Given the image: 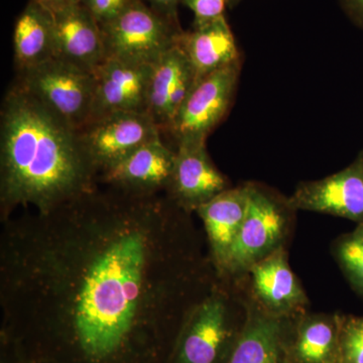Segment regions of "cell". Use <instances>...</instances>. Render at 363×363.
Returning <instances> with one entry per match:
<instances>
[{"label":"cell","instance_id":"cell-1","mask_svg":"<svg viewBox=\"0 0 363 363\" xmlns=\"http://www.w3.org/2000/svg\"><path fill=\"white\" fill-rule=\"evenodd\" d=\"M121 190L92 189L9 240L11 291L77 363H128L143 352L190 279L171 211L154 193Z\"/></svg>","mask_w":363,"mask_h":363},{"label":"cell","instance_id":"cell-2","mask_svg":"<svg viewBox=\"0 0 363 363\" xmlns=\"http://www.w3.org/2000/svg\"><path fill=\"white\" fill-rule=\"evenodd\" d=\"M95 173L79 131L16 82L0 113L2 204L47 213L92 190Z\"/></svg>","mask_w":363,"mask_h":363},{"label":"cell","instance_id":"cell-3","mask_svg":"<svg viewBox=\"0 0 363 363\" xmlns=\"http://www.w3.org/2000/svg\"><path fill=\"white\" fill-rule=\"evenodd\" d=\"M295 210L266 186L250 182V203L245 221L231 250L224 276L245 279L262 259L286 247Z\"/></svg>","mask_w":363,"mask_h":363},{"label":"cell","instance_id":"cell-4","mask_svg":"<svg viewBox=\"0 0 363 363\" xmlns=\"http://www.w3.org/2000/svg\"><path fill=\"white\" fill-rule=\"evenodd\" d=\"M106 58L154 65L164 52L178 45L182 30L142 0H128L123 11L101 26Z\"/></svg>","mask_w":363,"mask_h":363},{"label":"cell","instance_id":"cell-5","mask_svg":"<svg viewBox=\"0 0 363 363\" xmlns=\"http://www.w3.org/2000/svg\"><path fill=\"white\" fill-rule=\"evenodd\" d=\"M18 75V84L76 130L89 121L96 83L94 72L52 59Z\"/></svg>","mask_w":363,"mask_h":363},{"label":"cell","instance_id":"cell-6","mask_svg":"<svg viewBox=\"0 0 363 363\" xmlns=\"http://www.w3.org/2000/svg\"><path fill=\"white\" fill-rule=\"evenodd\" d=\"M242 305L217 289L196 303L182 325L175 363H216L240 331L236 310Z\"/></svg>","mask_w":363,"mask_h":363},{"label":"cell","instance_id":"cell-7","mask_svg":"<svg viewBox=\"0 0 363 363\" xmlns=\"http://www.w3.org/2000/svg\"><path fill=\"white\" fill-rule=\"evenodd\" d=\"M240 71L241 60L196 82L167 133L173 136L177 147L206 143L230 108Z\"/></svg>","mask_w":363,"mask_h":363},{"label":"cell","instance_id":"cell-8","mask_svg":"<svg viewBox=\"0 0 363 363\" xmlns=\"http://www.w3.org/2000/svg\"><path fill=\"white\" fill-rule=\"evenodd\" d=\"M78 131L93 167L104 173L162 135L149 114L130 111L97 117Z\"/></svg>","mask_w":363,"mask_h":363},{"label":"cell","instance_id":"cell-9","mask_svg":"<svg viewBox=\"0 0 363 363\" xmlns=\"http://www.w3.org/2000/svg\"><path fill=\"white\" fill-rule=\"evenodd\" d=\"M245 316L227 352L225 363H293L294 318L272 315L247 292Z\"/></svg>","mask_w":363,"mask_h":363},{"label":"cell","instance_id":"cell-10","mask_svg":"<svg viewBox=\"0 0 363 363\" xmlns=\"http://www.w3.org/2000/svg\"><path fill=\"white\" fill-rule=\"evenodd\" d=\"M295 211L317 212L363 222V150L354 161L321 180L304 182L288 198Z\"/></svg>","mask_w":363,"mask_h":363},{"label":"cell","instance_id":"cell-11","mask_svg":"<svg viewBox=\"0 0 363 363\" xmlns=\"http://www.w3.org/2000/svg\"><path fill=\"white\" fill-rule=\"evenodd\" d=\"M152 66L106 58L95 74V93L89 119L130 111L147 113Z\"/></svg>","mask_w":363,"mask_h":363},{"label":"cell","instance_id":"cell-12","mask_svg":"<svg viewBox=\"0 0 363 363\" xmlns=\"http://www.w3.org/2000/svg\"><path fill=\"white\" fill-rule=\"evenodd\" d=\"M250 297L266 311L279 317H295L307 311L309 300L289 264L286 247L253 266L247 272Z\"/></svg>","mask_w":363,"mask_h":363},{"label":"cell","instance_id":"cell-13","mask_svg":"<svg viewBox=\"0 0 363 363\" xmlns=\"http://www.w3.org/2000/svg\"><path fill=\"white\" fill-rule=\"evenodd\" d=\"M168 188L177 206L184 211H196L230 187L210 159L206 143H195L177 147Z\"/></svg>","mask_w":363,"mask_h":363},{"label":"cell","instance_id":"cell-14","mask_svg":"<svg viewBox=\"0 0 363 363\" xmlns=\"http://www.w3.org/2000/svg\"><path fill=\"white\" fill-rule=\"evenodd\" d=\"M195 84L194 70L179 43L154 64L147 97V114L162 133H168L177 112Z\"/></svg>","mask_w":363,"mask_h":363},{"label":"cell","instance_id":"cell-15","mask_svg":"<svg viewBox=\"0 0 363 363\" xmlns=\"http://www.w3.org/2000/svg\"><path fill=\"white\" fill-rule=\"evenodd\" d=\"M55 59L94 72L106 60L101 26L82 4L52 13Z\"/></svg>","mask_w":363,"mask_h":363},{"label":"cell","instance_id":"cell-16","mask_svg":"<svg viewBox=\"0 0 363 363\" xmlns=\"http://www.w3.org/2000/svg\"><path fill=\"white\" fill-rule=\"evenodd\" d=\"M250 203V182L229 188L196 212L204 224L212 260L219 274L225 272L227 262L247 215Z\"/></svg>","mask_w":363,"mask_h":363},{"label":"cell","instance_id":"cell-17","mask_svg":"<svg viewBox=\"0 0 363 363\" xmlns=\"http://www.w3.org/2000/svg\"><path fill=\"white\" fill-rule=\"evenodd\" d=\"M175 160L176 150L169 147L160 138L145 143L105 172V180L123 190L155 193L169 187Z\"/></svg>","mask_w":363,"mask_h":363},{"label":"cell","instance_id":"cell-18","mask_svg":"<svg viewBox=\"0 0 363 363\" xmlns=\"http://www.w3.org/2000/svg\"><path fill=\"white\" fill-rule=\"evenodd\" d=\"M179 45L194 70L196 82L241 60L225 16L182 33Z\"/></svg>","mask_w":363,"mask_h":363},{"label":"cell","instance_id":"cell-19","mask_svg":"<svg viewBox=\"0 0 363 363\" xmlns=\"http://www.w3.org/2000/svg\"><path fill=\"white\" fill-rule=\"evenodd\" d=\"M340 317L306 311L294 318L293 363H339Z\"/></svg>","mask_w":363,"mask_h":363},{"label":"cell","instance_id":"cell-20","mask_svg":"<svg viewBox=\"0 0 363 363\" xmlns=\"http://www.w3.org/2000/svg\"><path fill=\"white\" fill-rule=\"evenodd\" d=\"M13 52L18 73L55 59L54 16L33 0L14 26Z\"/></svg>","mask_w":363,"mask_h":363},{"label":"cell","instance_id":"cell-21","mask_svg":"<svg viewBox=\"0 0 363 363\" xmlns=\"http://www.w3.org/2000/svg\"><path fill=\"white\" fill-rule=\"evenodd\" d=\"M332 252L351 288L363 298V222L339 236Z\"/></svg>","mask_w":363,"mask_h":363},{"label":"cell","instance_id":"cell-22","mask_svg":"<svg viewBox=\"0 0 363 363\" xmlns=\"http://www.w3.org/2000/svg\"><path fill=\"white\" fill-rule=\"evenodd\" d=\"M339 363H363V316L341 315Z\"/></svg>","mask_w":363,"mask_h":363},{"label":"cell","instance_id":"cell-23","mask_svg":"<svg viewBox=\"0 0 363 363\" xmlns=\"http://www.w3.org/2000/svg\"><path fill=\"white\" fill-rule=\"evenodd\" d=\"M194 13V28L207 25L224 16L228 0H182Z\"/></svg>","mask_w":363,"mask_h":363},{"label":"cell","instance_id":"cell-24","mask_svg":"<svg viewBox=\"0 0 363 363\" xmlns=\"http://www.w3.org/2000/svg\"><path fill=\"white\" fill-rule=\"evenodd\" d=\"M128 0H81V4L87 9L100 26L116 18Z\"/></svg>","mask_w":363,"mask_h":363},{"label":"cell","instance_id":"cell-25","mask_svg":"<svg viewBox=\"0 0 363 363\" xmlns=\"http://www.w3.org/2000/svg\"><path fill=\"white\" fill-rule=\"evenodd\" d=\"M150 7L169 20L177 21V9L182 0H147Z\"/></svg>","mask_w":363,"mask_h":363},{"label":"cell","instance_id":"cell-26","mask_svg":"<svg viewBox=\"0 0 363 363\" xmlns=\"http://www.w3.org/2000/svg\"><path fill=\"white\" fill-rule=\"evenodd\" d=\"M350 20L363 30V0H340Z\"/></svg>","mask_w":363,"mask_h":363},{"label":"cell","instance_id":"cell-27","mask_svg":"<svg viewBox=\"0 0 363 363\" xmlns=\"http://www.w3.org/2000/svg\"><path fill=\"white\" fill-rule=\"evenodd\" d=\"M33 1L37 2L51 13H58L68 7L81 4V0H33Z\"/></svg>","mask_w":363,"mask_h":363},{"label":"cell","instance_id":"cell-28","mask_svg":"<svg viewBox=\"0 0 363 363\" xmlns=\"http://www.w3.org/2000/svg\"><path fill=\"white\" fill-rule=\"evenodd\" d=\"M240 1H242V0H228V6L229 7H234L238 6V4H240Z\"/></svg>","mask_w":363,"mask_h":363}]
</instances>
